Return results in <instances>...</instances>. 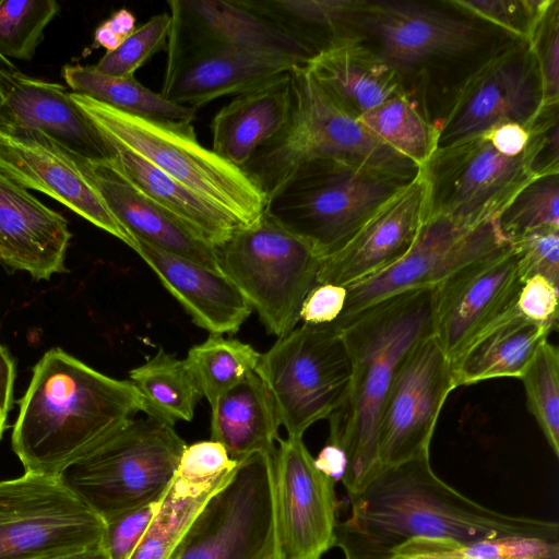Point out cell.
<instances>
[{
	"instance_id": "obj_1",
	"label": "cell",
	"mask_w": 559,
	"mask_h": 559,
	"mask_svg": "<svg viewBox=\"0 0 559 559\" xmlns=\"http://www.w3.org/2000/svg\"><path fill=\"white\" fill-rule=\"evenodd\" d=\"M349 500L350 514L335 528L334 547L345 559H391L416 538L466 543L516 535L559 542L557 522L474 501L435 474L430 455L382 466Z\"/></svg>"
},
{
	"instance_id": "obj_2",
	"label": "cell",
	"mask_w": 559,
	"mask_h": 559,
	"mask_svg": "<svg viewBox=\"0 0 559 559\" xmlns=\"http://www.w3.org/2000/svg\"><path fill=\"white\" fill-rule=\"evenodd\" d=\"M11 444L25 472L60 476L138 413L148 412L130 380L108 377L60 347L33 368Z\"/></svg>"
},
{
	"instance_id": "obj_3",
	"label": "cell",
	"mask_w": 559,
	"mask_h": 559,
	"mask_svg": "<svg viewBox=\"0 0 559 559\" xmlns=\"http://www.w3.org/2000/svg\"><path fill=\"white\" fill-rule=\"evenodd\" d=\"M332 329L341 332L346 344L352 376L342 403L328 418V443L346 455L342 483L352 497L382 468L378 451L382 407L405 355L433 334L432 288L386 297Z\"/></svg>"
},
{
	"instance_id": "obj_4",
	"label": "cell",
	"mask_w": 559,
	"mask_h": 559,
	"mask_svg": "<svg viewBox=\"0 0 559 559\" xmlns=\"http://www.w3.org/2000/svg\"><path fill=\"white\" fill-rule=\"evenodd\" d=\"M111 146L131 151L200 194L240 226L254 223L267 198L243 171L203 146L192 122L127 114L87 96L70 93Z\"/></svg>"
},
{
	"instance_id": "obj_5",
	"label": "cell",
	"mask_w": 559,
	"mask_h": 559,
	"mask_svg": "<svg viewBox=\"0 0 559 559\" xmlns=\"http://www.w3.org/2000/svg\"><path fill=\"white\" fill-rule=\"evenodd\" d=\"M292 104L282 129L242 167L266 195L273 197L302 164L336 158L365 167L416 176L420 168L374 139L334 103L305 66L289 72Z\"/></svg>"
},
{
	"instance_id": "obj_6",
	"label": "cell",
	"mask_w": 559,
	"mask_h": 559,
	"mask_svg": "<svg viewBox=\"0 0 559 559\" xmlns=\"http://www.w3.org/2000/svg\"><path fill=\"white\" fill-rule=\"evenodd\" d=\"M416 176L317 158L296 169L267 200L265 211L323 260L344 248Z\"/></svg>"
},
{
	"instance_id": "obj_7",
	"label": "cell",
	"mask_w": 559,
	"mask_h": 559,
	"mask_svg": "<svg viewBox=\"0 0 559 559\" xmlns=\"http://www.w3.org/2000/svg\"><path fill=\"white\" fill-rule=\"evenodd\" d=\"M186 447L174 424L147 413L132 418L60 478L105 522L162 500Z\"/></svg>"
},
{
	"instance_id": "obj_8",
	"label": "cell",
	"mask_w": 559,
	"mask_h": 559,
	"mask_svg": "<svg viewBox=\"0 0 559 559\" xmlns=\"http://www.w3.org/2000/svg\"><path fill=\"white\" fill-rule=\"evenodd\" d=\"M558 109L544 112L530 147L522 154L500 153L485 133L438 148L425 173L429 216L478 223L495 218L515 192L542 175L543 152L558 142Z\"/></svg>"
},
{
	"instance_id": "obj_9",
	"label": "cell",
	"mask_w": 559,
	"mask_h": 559,
	"mask_svg": "<svg viewBox=\"0 0 559 559\" xmlns=\"http://www.w3.org/2000/svg\"><path fill=\"white\" fill-rule=\"evenodd\" d=\"M218 267L257 311L269 333L285 336L318 283L321 259L266 211L214 247Z\"/></svg>"
},
{
	"instance_id": "obj_10",
	"label": "cell",
	"mask_w": 559,
	"mask_h": 559,
	"mask_svg": "<svg viewBox=\"0 0 559 559\" xmlns=\"http://www.w3.org/2000/svg\"><path fill=\"white\" fill-rule=\"evenodd\" d=\"M255 372L273 397L287 437L302 438L342 403L352 362L341 332L301 324L261 354Z\"/></svg>"
},
{
	"instance_id": "obj_11",
	"label": "cell",
	"mask_w": 559,
	"mask_h": 559,
	"mask_svg": "<svg viewBox=\"0 0 559 559\" xmlns=\"http://www.w3.org/2000/svg\"><path fill=\"white\" fill-rule=\"evenodd\" d=\"M273 454L238 462L230 480L205 503L173 559H283Z\"/></svg>"
},
{
	"instance_id": "obj_12",
	"label": "cell",
	"mask_w": 559,
	"mask_h": 559,
	"mask_svg": "<svg viewBox=\"0 0 559 559\" xmlns=\"http://www.w3.org/2000/svg\"><path fill=\"white\" fill-rule=\"evenodd\" d=\"M105 522L60 476L0 480V559H46L102 545Z\"/></svg>"
},
{
	"instance_id": "obj_13",
	"label": "cell",
	"mask_w": 559,
	"mask_h": 559,
	"mask_svg": "<svg viewBox=\"0 0 559 559\" xmlns=\"http://www.w3.org/2000/svg\"><path fill=\"white\" fill-rule=\"evenodd\" d=\"M548 105L531 44L513 39L463 81L437 127V150L501 123L533 128Z\"/></svg>"
},
{
	"instance_id": "obj_14",
	"label": "cell",
	"mask_w": 559,
	"mask_h": 559,
	"mask_svg": "<svg viewBox=\"0 0 559 559\" xmlns=\"http://www.w3.org/2000/svg\"><path fill=\"white\" fill-rule=\"evenodd\" d=\"M510 246L495 218L466 223L441 215L429 216L399 261L347 286L345 308L330 328L386 297L411 289L433 288L464 266Z\"/></svg>"
},
{
	"instance_id": "obj_15",
	"label": "cell",
	"mask_w": 559,
	"mask_h": 559,
	"mask_svg": "<svg viewBox=\"0 0 559 559\" xmlns=\"http://www.w3.org/2000/svg\"><path fill=\"white\" fill-rule=\"evenodd\" d=\"M354 26L401 79L431 61L471 52L480 40V31L460 11L416 1L360 0Z\"/></svg>"
},
{
	"instance_id": "obj_16",
	"label": "cell",
	"mask_w": 559,
	"mask_h": 559,
	"mask_svg": "<svg viewBox=\"0 0 559 559\" xmlns=\"http://www.w3.org/2000/svg\"><path fill=\"white\" fill-rule=\"evenodd\" d=\"M454 389L452 362L433 336L408 350L395 372L379 420L381 466L429 456L440 412Z\"/></svg>"
},
{
	"instance_id": "obj_17",
	"label": "cell",
	"mask_w": 559,
	"mask_h": 559,
	"mask_svg": "<svg viewBox=\"0 0 559 559\" xmlns=\"http://www.w3.org/2000/svg\"><path fill=\"white\" fill-rule=\"evenodd\" d=\"M273 455L283 559H322L335 545V483L322 474L302 438H278Z\"/></svg>"
},
{
	"instance_id": "obj_18",
	"label": "cell",
	"mask_w": 559,
	"mask_h": 559,
	"mask_svg": "<svg viewBox=\"0 0 559 559\" xmlns=\"http://www.w3.org/2000/svg\"><path fill=\"white\" fill-rule=\"evenodd\" d=\"M522 284L510 246L464 266L432 288V336L451 362L515 305Z\"/></svg>"
},
{
	"instance_id": "obj_19",
	"label": "cell",
	"mask_w": 559,
	"mask_h": 559,
	"mask_svg": "<svg viewBox=\"0 0 559 559\" xmlns=\"http://www.w3.org/2000/svg\"><path fill=\"white\" fill-rule=\"evenodd\" d=\"M79 158L41 132L0 128V171L43 192L134 250L136 239L115 218Z\"/></svg>"
},
{
	"instance_id": "obj_20",
	"label": "cell",
	"mask_w": 559,
	"mask_h": 559,
	"mask_svg": "<svg viewBox=\"0 0 559 559\" xmlns=\"http://www.w3.org/2000/svg\"><path fill=\"white\" fill-rule=\"evenodd\" d=\"M0 128L44 133L74 156L111 163L115 150L61 84L0 68Z\"/></svg>"
},
{
	"instance_id": "obj_21",
	"label": "cell",
	"mask_w": 559,
	"mask_h": 559,
	"mask_svg": "<svg viewBox=\"0 0 559 559\" xmlns=\"http://www.w3.org/2000/svg\"><path fill=\"white\" fill-rule=\"evenodd\" d=\"M423 169L383 203L335 254L321 260L318 283L350 286L399 261L412 247L428 214Z\"/></svg>"
},
{
	"instance_id": "obj_22",
	"label": "cell",
	"mask_w": 559,
	"mask_h": 559,
	"mask_svg": "<svg viewBox=\"0 0 559 559\" xmlns=\"http://www.w3.org/2000/svg\"><path fill=\"white\" fill-rule=\"evenodd\" d=\"M167 52L240 49L306 64L312 55L237 1L169 0Z\"/></svg>"
},
{
	"instance_id": "obj_23",
	"label": "cell",
	"mask_w": 559,
	"mask_h": 559,
	"mask_svg": "<svg viewBox=\"0 0 559 559\" xmlns=\"http://www.w3.org/2000/svg\"><path fill=\"white\" fill-rule=\"evenodd\" d=\"M297 66L305 64L240 49L167 52L160 95L197 110L219 97L258 88Z\"/></svg>"
},
{
	"instance_id": "obj_24",
	"label": "cell",
	"mask_w": 559,
	"mask_h": 559,
	"mask_svg": "<svg viewBox=\"0 0 559 559\" xmlns=\"http://www.w3.org/2000/svg\"><path fill=\"white\" fill-rule=\"evenodd\" d=\"M68 221L0 171V263L36 281L66 272Z\"/></svg>"
},
{
	"instance_id": "obj_25",
	"label": "cell",
	"mask_w": 559,
	"mask_h": 559,
	"mask_svg": "<svg viewBox=\"0 0 559 559\" xmlns=\"http://www.w3.org/2000/svg\"><path fill=\"white\" fill-rule=\"evenodd\" d=\"M134 251L155 272L192 321L211 334H234L251 314L249 302L222 272L142 239H136Z\"/></svg>"
},
{
	"instance_id": "obj_26",
	"label": "cell",
	"mask_w": 559,
	"mask_h": 559,
	"mask_svg": "<svg viewBox=\"0 0 559 559\" xmlns=\"http://www.w3.org/2000/svg\"><path fill=\"white\" fill-rule=\"evenodd\" d=\"M305 67L320 88L356 119L406 94L402 79L358 36L336 40Z\"/></svg>"
},
{
	"instance_id": "obj_27",
	"label": "cell",
	"mask_w": 559,
	"mask_h": 559,
	"mask_svg": "<svg viewBox=\"0 0 559 559\" xmlns=\"http://www.w3.org/2000/svg\"><path fill=\"white\" fill-rule=\"evenodd\" d=\"M81 165L110 213L134 238L221 272L213 246L189 233L110 163L82 159Z\"/></svg>"
},
{
	"instance_id": "obj_28",
	"label": "cell",
	"mask_w": 559,
	"mask_h": 559,
	"mask_svg": "<svg viewBox=\"0 0 559 559\" xmlns=\"http://www.w3.org/2000/svg\"><path fill=\"white\" fill-rule=\"evenodd\" d=\"M289 72L237 95L217 111L211 123L216 154L242 168L282 129L292 104Z\"/></svg>"
},
{
	"instance_id": "obj_29",
	"label": "cell",
	"mask_w": 559,
	"mask_h": 559,
	"mask_svg": "<svg viewBox=\"0 0 559 559\" xmlns=\"http://www.w3.org/2000/svg\"><path fill=\"white\" fill-rule=\"evenodd\" d=\"M551 331L515 305L484 329L452 362L456 388L497 378H521Z\"/></svg>"
},
{
	"instance_id": "obj_30",
	"label": "cell",
	"mask_w": 559,
	"mask_h": 559,
	"mask_svg": "<svg viewBox=\"0 0 559 559\" xmlns=\"http://www.w3.org/2000/svg\"><path fill=\"white\" fill-rule=\"evenodd\" d=\"M210 405L211 440L221 443L231 460L275 452L281 424L273 397L255 371Z\"/></svg>"
},
{
	"instance_id": "obj_31",
	"label": "cell",
	"mask_w": 559,
	"mask_h": 559,
	"mask_svg": "<svg viewBox=\"0 0 559 559\" xmlns=\"http://www.w3.org/2000/svg\"><path fill=\"white\" fill-rule=\"evenodd\" d=\"M110 163L132 186L189 233L216 247L240 225L223 210L167 176L138 154L112 146Z\"/></svg>"
},
{
	"instance_id": "obj_32",
	"label": "cell",
	"mask_w": 559,
	"mask_h": 559,
	"mask_svg": "<svg viewBox=\"0 0 559 559\" xmlns=\"http://www.w3.org/2000/svg\"><path fill=\"white\" fill-rule=\"evenodd\" d=\"M304 46L312 57L353 35L360 0H237Z\"/></svg>"
},
{
	"instance_id": "obj_33",
	"label": "cell",
	"mask_w": 559,
	"mask_h": 559,
	"mask_svg": "<svg viewBox=\"0 0 559 559\" xmlns=\"http://www.w3.org/2000/svg\"><path fill=\"white\" fill-rule=\"evenodd\" d=\"M236 468L199 481L175 475L158 512L129 559H173L200 511L230 480Z\"/></svg>"
},
{
	"instance_id": "obj_34",
	"label": "cell",
	"mask_w": 559,
	"mask_h": 559,
	"mask_svg": "<svg viewBox=\"0 0 559 559\" xmlns=\"http://www.w3.org/2000/svg\"><path fill=\"white\" fill-rule=\"evenodd\" d=\"M62 76L73 93L127 114L189 122L197 117L195 109L165 99L160 93L151 91L134 76H111L97 71L94 66L79 64L64 66Z\"/></svg>"
},
{
	"instance_id": "obj_35",
	"label": "cell",
	"mask_w": 559,
	"mask_h": 559,
	"mask_svg": "<svg viewBox=\"0 0 559 559\" xmlns=\"http://www.w3.org/2000/svg\"><path fill=\"white\" fill-rule=\"evenodd\" d=\"M129 377L143 396L147 413L174 425L177 420L193 418L202 393L185 360L159 348L155 356L133 368Z\"/></svg>"
},
{
	"instance_id": "obj_36",
	"label": "cell",
	"mask_w": 559,
	"mask_h": 559,
	"mask_svg": "<svg viewBox=\"0 0 559 559\" xmlns=\"http://www.w3.org/2000/svg\"><path fill=\"white\" fill-rule=\"evenodd\" d=\"M379 142L424 168L437 151L438 131L401 95L372 108L357 119Z\"/></svg>"
},
{
	"instance_id": "obj_37",
	"label": "cell",
	"mask_w": 559,
	"mask_h": 559,
	"mask_svg": "<svg viewBox=\"0 0 559 559\" xmlns=\"http://www.w3.org/2000/svg\"><path fill=\"white\" fill-rule=\"evenodd\" d=\"M399 559H559V542L501 536L466 543L416 538L401 546Z\"/></svg>"
},
{
	"instance_id": "obj_38",
	"label": "cell",
	"mask_w": 559,
	"mask_h": 559,
	"mask_svg": "<svg viewBox=\"0 0 559 559\" xmlns=\"http://www.w3.org/2000/svg\"><path fill=\"white\" fill-rule=\"evenodd\" d=\"M261 354L251 345L221 334H210L192 346L185 362L197 384L212 404L217 396L255 371Z\"/></svg>"
},
{
	"instance_id": "obj_39",
	"label": "cell",
	"mask_w": 559,
	"mask_h": 559,
	"mask_svg": "<svg viewBox=\"0 0 559 559\" xmlns=\"http://www.w3.org/2000/svg\"><path fill=\"white\" fill-rule=\"evenodd\" d=\"M559 173L536 176L520 188L495 217L512 241L542 228H559Z\"/></svg>"
},
{
	"instance_id": "obj_40",
	"label": "cell",
	"mask_w": 559,
	"mask_h": 559,
	"mask_svg": "<svg viewBox=\"0 0 559 559\" xmlns=\"http://www.w3.org/2000/svg\"><path fill=\"white\" fill-rule=\"evenodd\" d=\"M526 405L550 450L559 457V350L546 340L520 378Z\"/></svg>"
},
{
	"instance_id": "obj_41",
	"label": "cell",
	"mask_w": 559,
	"mask_h": 559,
	"mask_svg": "<svg viewBox=\"0 0 559 559\" xmlns=\"http://www.w3.org/2000/svg\"><path fill=\"white\" fill-rule=\"evenodd\" d=\"M55 0H1L0 53L29 61L44 39V31L59 13Z\"/></svg>"
},
{
	"instance_id": "obj_42",
	"label": "cell",
	"mask_w": 559,
	"mask_h": 559,
	"mask_svg": "<svg viewBox=\"0 0 559 559\" xmlns=\"http://www.w3.org/2000/svg\"><path fill=\"white\" fill-rule=\"evenodd\" d=\"M171 19L168 12L150 17L136 27L120 46L106 52L94 68L111 76H134L151 57L167 44Z\"/></svg>"
},
{
	"instance_id": "obj_43",
	"label": "cell",
	"mask_w": 559,
	"mask_h": 559,
	"mask_svg": "<svg viewBox=\"0 0 559 559\" xmlns=\"http://www.w3.org/2000/svg\"><path fill=\"white\" fill-rule=\"evenodd\" d=\"M450 7L528 40L551 0H451Z\"/></svg>"
},
{
	"instance_id": "obj_44",
	"label": "cell",
	"mask_w": 559,
	"mask_h": 559,
	"mask_svg": "<svg viewBox=\"0 0 559 559\" xmlns=\"http://www.w3.org/2000/svg\"><path fill=\"white\" fill-rule=\"evenodd\" d=\"M521 280L542 276L559 286V228L534 230L511 242Z\"/></svg>"
},
{
	"instance_id": "obj_45",
	"label": "cell",
	"mask_w": 559,
	"mask_h": 559,
	"mask_svg": "<svg viewBox=\"0 0 559 559\" xmlns=\"http://www.w3.org/2000/svg\"><path fill=\"white\" fill-rule=\"evenodd\" d=\"M539 68L546 105L559 104V1L551 0L527 40Z\"/></svg>"
},
{
	"instance_id": "obj_46",
	"label": "cell",
	"mask_w": 559,
	"mask_h": 559,
	"mask_svg": "<svg viewBox=\"0 0 559 559\" xmlns=\"http://www.w3.org/2000/svg\"><path fill=\"white\" fill-rule=\"evenodd\" d=\"M160 501L124 511L105 521L102 546L109 559H129L158 512Z\"/></svg>"
},
{
	"instance_id": "obj_47",
	"label": "cell",
	"mask_w": 559,
	"mask_h": 559,
	"mask_svg": "<svg viewBox=\"0 0 559 559\" xmlns=\"http://www.w3.org/2000/svg\"><path fill=\"white\" fill-rule=\"evenodd\" d=\"M237 465L221 443L199 441L185 448L176 475L195 481L206 480L233 472Z\"/></svg>"
},
{
	"instance_id": "obj_48",
	"label": "cell",
	"mask_w": 559,
	"mask_h": 559,
	"mask_svg": "<svg viewBox=\"0 0 559 559\" xmlns=\"http://www.w3.org/2000/svg\"><path fill=\"white\" fill-rule=\"evenodd\" d=\"M559 286L542 276L523 282L515 307L528 320L551 332L558 328Z\"/></svg>"
},
{
	"instance_id": "obj_49",
	"label": "cell",
	"mask_w": 559,
	"mask_h": 559,
	"mask_svg": "<svg viewBox=\"0 0 559 559\" xmlns=\"http://www.w3.org/2000/svg\"><path fill=\"white\" fill-rule=\"evenodd\" d=\"M347 299V287L317 283L305 297L299 321L310 326H332L341 317Z\"/></svg>"
},
{
	"instance_id": "obj_50",
	"label": "cell",
	"mask_w": 559,
	"mask_h": 559,
	"mask_svg": "<svg viewBox=\"0 0 559 559\" xmlns=\"http://www.w3.org/2000/svg\"><path fill=\"white\" fill-rule=\"evenodd\" d=\"M535 126L527 128L508 122L492 127L484 132L491 144L502 154L515 156L524 153L533 140Z\"/></svg>"
},
{
	"instance_id": "obj_51",
	"label": "cell",
	"mask_w": 559,
	"mask_h": 559,
	"mask_svg": "<svg viewBox=\"0 0 559 559\" xmlns=\"http://www.w3.org/2000/svg\"><path fill=\"white\" fill-rule=\"evenodd\" d=\"M15 377V362L8 349L0 344V439L7 428L12 406Z\"/></svg>"
},
{
	"instance_id": "obj_52",
	"label": "cell",
	"mask_w": 559,
	"mask_h": 559,
	"mask_svg": "<svg viewBox=\"0 0 559 559\" xmlns=\"http://www.w3.org/2000/svg\"><path fill=\"white\" fill-rule=\"evenodd\" d=\"M313 461L316 467L335 484L342 481L346 471L347 460L344 451L340 447L326 443Z\"/></svg>"
},
{
	"instance_id": "obj_53",
	"label": "cell",
	"mask_w": 559,
	"mask_h": 559,
	"mask_svg": "<svg viewBox=\"0 0 559 559\" xmlns=\"http://www.w3.org/2000/svg\"><path fill=\"white\" fill-rule=\"evenodd\" d=\"M105 23L123 40L136 28L135 15L126 8L116 11Z\"/></svg>"
},
{
	"instance_id": "obj_54",
	"label": "cell",
	"mask_w": 559,
	"mask_h": 559,
	"mask_svg": "<svg viewBox=\"0 0 559 559\" xmlns=\"http://www.w3.org/2000/svg\"><path fill=\"white\" fill-rule=\"evenodd\" d=\"M122 41L123 39L117 36L105 22L94 33L95 46L105 48L107 52L117 49Z\"/></svg>"
},
{
	"instance_id": "obj_55",
	"label": "cell",
	"mask_w": 559,
	"mask_h": 559,
	"mask_svg": "<svg viewBox=\"0 0 559 559\" xmlns=\"http://www.w3.org/2000/svg\"><path fill=\"white\" fill-rule=\"evenodd\" d=\"M46 559H109L102 545Z\"/></svg>"
},
{
	"instance_id": "obj_56",
	"label": "cell",
	"mask_w": 559,
	"mask_h": 559,
	"mask_svg": "<svg viewBox=\"0 0 559 559\" xmlns=\"http://www.w3.org/2000/svg\"><path fill=\"white\" fill-rule=\"evenodd\" d=\"M0 66H4L7 69H15V66L10 59L5 58L0 53Z\"/></svg>"
},
{
	"instance_id": "obj_57",
	"label": "cell",
	"mask_w": 559,
	"mask_h": 559,
	"mask_svg": "<svg viewBox=\"0 0 559 559\" xmlns=\"http://www.w3.org/2000/svg\"><path fill=\"white\" fill-rule=\"evenodd\" d=\"M391 559H399V558L392 557Z\"/></svg>"
}]
</instances>
